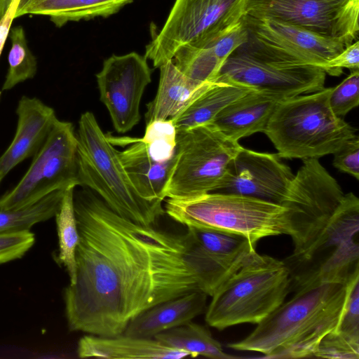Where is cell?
I'll return each mask as SVG.
<instances>
[{"instance_id":"4fadbf2b","label":"cell","mask_w":359,"mask_h":359,"mask_svg":"<svg viewBox=\"0 0 359 359\" xmlns=\"http://www.w3.org/2000/svg\"><path fill=\"white\" fill-rule=\"evenodd\" d=\"M358 13L359 0H246L243 16L279 20L346 47L358 38Z\"/></svg>"},{"instance_id":"7a4b0ae2","label":"cell","mask_w":359,"mask_h":359,"mask_svg":"<svg viewBox=\"0 0 359 359\" xmlns=\"http://www.w3.org/2000/svg\"><path fill=\"white\" fill-rule=\"evenodd\" d=\"M347 289V283H326L298 290L246 337L227 346L264 358H313L321 339L337 327Z\"/></svg>"},{"instance_id":"d6a6232c","label":"cell","mask_w":359,"mask_h":359,"mask_svg":"<svg viewBox=\"0 0 359 359\" xmlns=\"http://www.w3.org/2000/svg\"><path fill=\"white\" fill-rule=\"evenodd\" d=\"M34 241V235L30 231L0 234V264L22 257Z\"/></svg>"},{"instance_id":"ac0fdd59","label":"cell","mask_w":359,"mask_h":359,"mask_svg":"<svg viewBox=\"0 0 359 359\" xmlns=\"http://www.w3.org/2000/svg\"><path fill=\"white\" fill-rule=\"evenodd\" d=\"M248 33L241 20L219 36L199 45L184 46L172 60L186 76L200 83L212 81L229 56L248 41Z\"/></svg>"},{"instance_id":"f35d334b","label":"cell","mask_w":359,"mask_h":359,"mask_svg":"<svg viewBox=\"0 0 359 359\" xmlns=\"http://www.w3.org/2000/svg\"><path fill=\"white\" fill-rule=\"evenodd\" d=\"M40 1V0H32L31 2H32V1ZM31 2H30V3H31ZM30 3H29V4H30ZM29 4H28V5H29Z\"/></svg>"},{"instance_id":"30bf717a","label":"cell","mask_w":359,"mask_h":359,"mask_svg":"<svg viewBox=\"0 0 359 359\" xmlns=\"http://www.w3.org/2000/svg\"><path fill=\"white\" fill-rule=\"evenodd\" d=\"M79 186L77 139L71 122L57 118L16 186L0 198V208H19L57 190Z\"/></svg>"},{"instance_id":"8fae6325","label":"cell","mask_w":359,"mask_h":359,"mask_svg":"<svg viewBox=\"0 0 359 359\" xmlns=\"http://www.w3.org/2000/svg\"><path fill=\"white\" fill-rule=\"evenodd\" d=\"M344 194L318 158L303 159L280 204L287 210L294 235L292 253L307 248L340 204Z\"/></svg>"},{"instance_id":"836d02e7","label":"cell","mask_w":359,"mask_h":359,"mask_svg":"<svg viewBox=\"0 0 359 359\" xmlns=\"http://www.w3.org/2000/svg\"><path fill=\"white\" fill-rule=\"evenodd\" d=\"M333 155V165L336 168L359 179V137L357 135L346 142Z\"/></svg>"},{"instance_id":"4316f807","label":"cell","mask_w":359,"mask_h":359,"mask_svg":"<svg viewBox=\"0 0 359 359\" xmlns=\"http://www.w3.org/2000/svg\"><path fill=\"white\" fill-rule=\"evenodd\" d=\"M65 191H55L32 204L19 208H0V234L29 231L34 224L55 217Z\"/></svg>"},{"instance_id":"277c9868","label":"cell","mask_w":359,"mask_h":359,"mask_svg":"<svg viewBox=\"0 0 359 359\" xmlns=\"http://www.w3.org/2000/svg\"><path fill=\"white\" fill-rule=\"evenodd\" d=\"M290 292L288 269L282 260L256 251L211 296L205 320L219 330L258 324L285 302Z\"/></svg>"},{"instance_id":"ab89813d","label":"cell","mask_w":359,"mask_h":359,"mask_svg":"<svg viewBox=\"0 0 359 359\" xmlns=\"http://www.w3.org/2000/svg\"><path fill=\"white\" fill-rule=\"evenodd\" d=\"M1 180L0 179V182H1Z\"/></svg>"},{"instance_id":"83f0119b","label":"cell","mask_w":359,"mask_h":359,"mask_svg":"<svg viewBox=\"0 0 359 359\" xmlns=\"http://www.w3.org/2000/svg\"><path fill=\"white\" fill-rule=\"evenodd\" d=\"M74 189L71 187L65 191L60 208L55 215L59 243L57 259L65 267L71 285L76 280V250L79 241L74 206Z\"/></svg>"},{"instance_id":"d590c367","label":"cell","mask_w":359,"mask_h":359,"mask_svg":"<svg viewBox=\"0 0 359 359\" xmlns=\"http://www.w3.org/2000/svg\"><path fill=\"white\" fill-rule=\"evenodd\" d=\"M18 1L19 0H13L6 13L0 20V55L9 34L12 22L15 19Z\"/></svg>"},{"instance_id":"ba28073f","label":"cell","mask_w":359,"mask_h":359,"mask_svg":"<svg viewBox=\"0 0 359 359\" xmlns=\"http://www.w3.org/2000/svg\"><path fill=\"white\" fill-rule=\"evenodd\" d=\"M242 147L212 123L177 131L175 163L165 189V198L193 197L213 192Z\"/></svg>"},{"instance_id":"52a82bcc","label":"cell","mask_w":359,"mask_h":359,"mask_svg":"<svg viewBox=\"0 0 359 359\" xmlns=\"http://www.w3.org/2000/svg\"><path fill=\"white\" fill-rule=\"evenodd\" d=\"M359 199L345 194L326 225L304 250L284 260L290 292L326 283L347 282L359 273Z\"/></svg>"},{"instance_id":"e0dca14e","label":"cell","mask_w":359,"mask_h":359,"mask_svg":"<svg viewBox=\"0 0 359 359\" xmlns=\"http://www.w3.org/2000/svg\"><path fill=\"white\" fill-rule=\"evenodd\" d=\"M18 123L13 140L0 156V179L27 158L34 156L47 139L57 116L54 109L36 97L18 101Z\"/></svg>"},{"instance_id":"4dcf8cb0","label":"cell","mask_w":359,"mask_h":359,"mask_svg":"<svg viewBox=\"0 0 359 359\" xmlns=\"http://www.w3.org/2000/svg\"><path fill=\"white\" fill-rule=\"evenodd\" d=\"M359 104V69L351 74L338 86L332 87L329 104L333 113L344 116Z\"/></svg>"},{"instance_id":"d4e9b609","label":"cell","mask_w":359,"mask_h":359,"mask_svg":"<svg viewBox=\"0 0 359 359\" xmlns=\"http://www.w3.org/2000/svg\"><path fill=\"white\" fill-rule=\"evenodd\" d=\"M133 0H40L31 2L20 13L50 17L57 27L70 21L107 17Z\"/></svg>"},{"instance_id":"484cf974","label":"cell","mask_w":359,"mask_h":359,"mask_svg":"<svg viewBox=\"0 0 359 359\" xmlns=\"http://www.w3.org/2000/svg\"><path fill=\"white\" fill-rule=\"evenodd\" d=\"M154 338L170 348L188 352L191 357L202 355L212 359L236 358L226 353L221 344L213 338L206 327L192 321L165 330Z\"/></svg>"},{"instance_id":"ffe728a7","label":"cell","mask_w":359,"mask_h":359,"mask_svg":"<svg viewBox=\"0 0 359 359\" xmlns=\"http://www.w3.org/2000/svg\"><path fill=\"white\" fill-rule=\"evenodd\" d=\"M280 97L254 90L224 108L210 123L229 138L238 141L256 133H264Z\"/></svg>"},{"instance_id":"7c38bea8","label":"cell","mask_w":359,"mask_h":359,"mask_svg":"<svg viewBox=\"0 0 359 359\" xmlns=\"http://www.w3.org/2000/svg\"><path fill=\"white\" fill-rule=\"evenodd\" d=\"M325 77L320 67L283 62L244 43L226 60L217 78L229 79L284 100L323 89Z\"/></svg>"},{"instance_id":"3957f363","label":"cell","mask_w":359,"mask_h":359,"mask_svg":"<svg viewBox=\"0 0 359 359\" xmlns=\"http://www.w3.org/2000/svg\"><path fill=\"white\" fill-rule=\"evenodd\" d=\"M76 136L79 186L92 190L120 216L144 226H156L165 214L162 202L147 201L138 194L118 151L92 112L81 115Z\"/></svg>"},{"instance_id":"f546056e","label":"cell","mask_w":359,"mask_h":359,"mask_svg":"<svg viewBox=\"0 0 359 359\" xmlns=\"http://www.w3.org/2000/svg\"><path fill=\"white\" fill-rule=\"evenodd\" d=\"M313 358L358 359L359 337L333 330L321 339Z\"/></svg>"},{"instance_id":"5b68a950","label":"cell","mask_w":359,"mask_h":359,"mask_svg":"<svg viewBox=\"0 0 359 359\" xmlns=\"http://www.w3.org/2000/svg\"><path fill=\"white\" fill-rule=\"evenodd\" d=\"M332 87L280 100L264 131L285 158H318L333 154L356 135L329 104Z\"/></svg>"},{"instance_id":"5bb4252c","label":"cell","mask_w":359,"mask_h":359,"mask_svg":"<svg viewBox=\"0 0 359 359\" xmlns=\"http://www.w3.org/2000/svg\"><path fill=\"white\" fill-rule=\"evenodd\" d=\"M241 21L248 33L245 45L289 63L318 67L346 47L340 40L273 18L243 16Z\"/></svg>"},{"instance_id":"44dd1931","label":"cell","mask_w":359,"mask_h":359,"mask_svg":"<svg viewBox=\"0 0 359 359\" xmlns=\"http://www.w3.org/2000/svg\"><path fill=\"white\" fill-rule=\"evenodd\" d=\"M79 358L109 359H180L191 357L188 352L163 345L154 338L125 335H86L77 346Z\"/></svg>"},{"instance_id":"6da1fadb","label":"cell","mask_w":359,"mask_h":359,"mask_svg":"<svg viewBox=\"0 0 359 359\" xmlns=\"http://www.w3.org/2000/svg\"><path fill=\"white\" fill-rule=\"evenodd\" d=\"M74 206L76 280L64 292L70 331L120 335L157 304L196 290L208 293L201 249L189 229L174 233L137 224L86 187L74 191Z\"/></svg>"},{"instance_id":"f1b7e54d","label":"cell","mask_w":359,"mask_h":359,"mask_svg":"<svg viewBox=\"0 0 359 359\" xmlns=\"http://www.w3.org/2000/svg\"><path fill=\"white\" fill-rule=\"evenodd\" d=\"M8 36L11 48L2 90H10L18 83L34 78L37 71L36 59L29 49L23 27L16 26L11 28Z\"/></svg>"},{"instance_id":"9a60e30c","label":"cell","mask_w":359,"mask_h":359,"mask_svg":"<svg viewBox=\"0 0 359 359\" xmlns=\"http://www.w3.org/2000/svg\"><path fill=\"white\" fill-rule=\"evenodd\" d=\"M100 100L109 111L118 133L132 130L140 121V106L151 81L147 59L137 53L113 55L96 74Z\"/></svg>"},{"instance_id":"7402d4cb","label":"cell","mask_w":359,"mask_h":359,"mask_svg":"<svg viewBox=\"0 0 359 359\" xmlns=\"http://www.w3.org/2000/svg\"><path fill=\"white\" fill-rule=\"evenodd\" d=\"M160 78L154 98L147 104L146 124L172 119L198 97L215 81L200 83L183 74L168 60L160 67Z\"/></svg>"},{"instance_id":"8d00e7d4","label":"cell","mask_w":359,"mask_h":359,"mask_svg":"<svg viewBox=\"0 0 359 359\" xmlns=\"http://www.w3.org/2000/svg\"><path fill=\"white\" fill-rule=\"evenodd\" d=\"M13 0H0V20L6 13Z\"/></svg>"},{"instance_id":"1f68e13d","label":"cell","mask_w":359,"mask_h":359,"mask_svg":"<svg viewBox=\"0 0 359 359\" xmlns=\"http://www.w3.org/2000/svg\"><path fill=\"white\" fill-rule=\"evenodd\" d=\"M347 297L335 331L359 337V273L347 283Z\"/></svg>"},{"instance_id":"8992f818","label":"cell","mask_w":359,"mask_h":359,"mask_svg":"<svg viewBox=\"0 0 359 359\" xmlns=\"http://www.w3.org/2000/svg\"><path fill=\"white\" fill-rule=\"evenodd\" d=\"M165 214L187 228L212 229L242 236L257 244L262 238L294 231L285 208L251 197L207 193L187 198H166Z\"/></svg>"},{"instance_id":"d6986e66","label":"cell","mask_w":359,"mask_h":359,"mask_svg":"<svg viewBox=\"0 0 359 359\" xmlns=\"http://www.w3.org/2000/svg\"><path fill=\"white\" fill-rule=\"evenodd\" d=\"M208 296L203 290H196L157 304L135 316L123 334L154 338L165 330L187 323L205 311Z\"/></svg>"},{"instance_id":"9c48e42d","label":"cell","mask_w":359,"mask_h":359,"mask_svg":"<svg viewBox=\"0 0 359 359\" xmlns=\"http://www.w3.org/2000/svg\"><path fill=\"white\" fill-rule=\"evenodd\" d=\"M246 0H176L144 57L159 68L184 46L203 43L224 33L243 16Z\"/></svg>"},{"instance_id":"603a6c76","label":"cell","mask_w":359,"mask_h":359,"mask_svg":"<svg viewBox=\"0 0 359 359\" xmlns=\"http://www.w3.org/2000/svg\"><path fill=\"white\" fill-rule=\"evenodd\" d=\"M124 140L130 144L118 151L119 156L135 189L144 199L163 203L175 157L168 161H158L150 154L141 138Z\"/></svg>"},{"instance_id":"cb8c5ba5","label":"cell","mask_w":359,"mask_h":359,"mask_svg":"<svg viewBox=\"0 0 359 359\" xmlns=\"http://www.w3.org/2000/svg\"><path fill=\"white\" fill-rule=\"evenodd\" d=\"M254 90L229 79L217 78L182 113L171 119L176 131L210 123L227 105Z\"/></svg>"},{"instance_id":"74e56055","label":"cell","mask_w":359,"mask_h":359,"mask_svg":"<svg viewBox=\"0 0 359 359\" xmlns=\"http://www.w3.org/2000/svg\"><path fill=\"white\" fill-rule=\"evenodd\" d=\"M32 0H19L16 12L15 14V18H19L20 13L24 8L32 1Z\"/></svg>"},{"instance_id":"e575fe53","label":"cell","mask_w":359,"mask_h":359,"mask_svg":"<svg viewBox=\"0 0 359 359\" xmlns=\"http://www.w3.org/2000/svg\"><path fill=\"white\" fill-rule=\"evenodd\" d=\"M326 74L332 76H339L343 69L351 71L359 69V42L356 40L337 55L318 66Z\"/></svg>"},{"instance_id":"2e32d148","label":"cell","mask_w":359,"mask_h":359,"mask_svg":"<svg viewBox=\"0 0 359 359\" xmlns=\"http://www.w3.org/2000/svg\"><path fill=\"white\" fill-rule=\"evenodd\" d=\"M293 177L290 168L278 154L242 147L213 192L241 195L280 205Z\"/></svg>"}]
</instances>
